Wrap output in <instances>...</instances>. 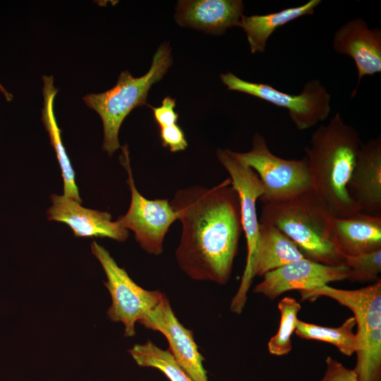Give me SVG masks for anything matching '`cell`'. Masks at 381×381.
Returning a JSON list of instances; mask_svg holds the SVG:
<instances>
[{"mask_svg":"<svg viewBox=\"0 0 381 381\" xmlns=\"http://www.w3.org/2000/svg\"><path fill=\"white\" fill-rule=\"evenodd\" d=\"M170 203L182 226L176 250L179 267L194 280L226 284L243 232L239 198L230 178L210 188L179 189Z\"/></svg>","mask_w":381,"mask_h":381,"instance_id":"obj_1","label":"cell"},{"mask_svg":"<svg viewBox=\"0 0 381 381\" xmlns=\"http://www.w3.org/2000/svg\"><path fill=\"white\" fill-rule=\"evenodd\" d=\"M359 133L337 111L312 134L304 151L312 190L333 217L360 212L349 193V185L361 145Z\"/></svg>","mask_w":381,"mask_h":381,"instance_id":"obj_2","label":"cell"},{"mask_svg":"<svg viewBox=\"0 0 381 381\" xmlns=\"http://www.w3.org/2000/svg\"><path fill=\"white\" fill-rule=\"evenodd\" d=\"M332 216L312 190L274 203L263 204L259 222L273 224L303 256L330 266L344 265L332 240Z\"/></svg>","mask_w":381,"mask_h":381,"instance_id":"obj_3","label":"cell"},{"mask_svg":"<svg viewBox=\"0 0 381 381\" xmlns=\"http://www.w3.org/2000/svg\"><path fill=\"white\" fill-rule=\"evenodd\" d=\"M171 49L168 42L162 43L153 55L150 69L144 75L135 78L127 70L118 77L116 84L101 93L87 94L83 102L100 116L103 124V150L111 156L121 147L119 132L124 119L135 107L146 104L152 85L159 81L172 65Z\"/></svg>","mask_w":381,"mask_h":381,"instance_id":"obj_4","label":"cell"},{"mask_svg":"<svg viewBox=\"0 0 381 381\" xmlns=\"http://www.w3.org/2000/svg\"><path fill=\"white\" fill-rule=\"evenodd\" d=\"M301 300L326 296L351 310L357 332L356 363L353 370L359 381H380L381 377V279L365 287L346 290L324 285L300 291Z\"/></svg>","mask_w":381,"mask_h":381,"instance_id":"obj_5","label":"cell"},{"mask_svg":"<svg viewBox=\"0 0 381 381\" xmlns=\"http://www.w3.org/2000/svg\"><path fill=\"white\" fill-rule=\"evenodd\" d=\"M217 157L229 173L231 184L238 195L242 229L246 239V263L241 284L231 303V310L240 314L255 277L253 269L259 231L256 202L263 194L264 188L256 172L238 157L236 152L219 148Z\"/></svg>","mask_w":381,"mask_h":381,"instance_id":"obj_6","label":"cell"},{"mask_svg":"<svg viewBox=\"0 0 381 381\" xmlns=\"http://www.w3.org/2000/svg\"><path fill=\"white\" fill-rule=\"evenodd\" d=\"M236 153L259 176L264 193L258 200L263 204L283 201L312 190L306 158L286 159L277 156L259 133L253 135L250 151Z\"/></svg>","mask_w":381,"mask_h":381,"instance_id":"obj_7","label":"cell"},{"mask_svg":"<svg viewBox=\"0 0 381 381\" xmlns=\"http://www.w3.org/2000/svg\"><path fill=\"white\" fill-rule=\"evenodd\" d=\"M220 79L229 90L243 92L286 109L299 131L325 121L331 111V95L318 79L306 83L298 95L282 92L269 84L245 80L231 72L221 74Z\"/></svg>","mask_w":381,"mask_h":381,"instance_id":"obj_8","label":"cell"},{"mask_svg":"<svg viewBox=\"0 0 381 381\" xmlns=\"http://www.w3.org/2000/svg\"><path fill=\"white\" fill-rule=\"evenodd\" d=\"M91 250L107 277L104 284L111 298L107 315L111 321L123 324L125 336L133 337L135 334V323L145 320L164 294L138 286L126 270L117 265L109 251L97 242L91 243Z\"/></svg>","mask_w":381,"mask_h":381,"instance_id":"obj_9","label":"cell"},{"mask_svg":"<svg viewBox=\"0 0 381 381\" xmlns=\"http://www.w3.org/2000/svg\"><path fill=\"white\" fill-rule=\"evenodd\" d=\"M121 163L126 171L131 190V203L126 213L116 222L133 232L136 241L147 253H163V243L171 225L178 220L177 214L168 199L150 200L137 189L130 164L128 145L121 147Z\"/></svg>","mask_w":381,"mask_h":381,"instance_id":"obj_10","label":"cell"},{"mask_svg":"<svg viewBox=\"0 0 381 381\" xmlns=\"http://www.w3.org/2000/svg\"><path fill=\"white\" fill-rule=\"evenodd\" d=\"M348 271L345 265H326L304 258L265 274L254 292L274 300L288 291H306L346 279Z\"/></svg>","mask_w":381,"mask_h":381,"instance_id":"obj_11","label":"cell"},{"mask_svg":"<svg viewBox=\"0 0 381 381\" xmlns=\"http://www.w3.org/2000/svg\"><path fill=\"white\" fill-rule=\"evenodd\" d=\"M140 323L167 338L169 351L193 381H208L192 332L176 318L165 296Z\"/></svg>","mask_w":381,"mask_h":381,"instance_id":"obj_12","label":"cell"},{"mask_svg":"<svg viewBox=\"0 0 381 381\" xmlns=\"http://www.w3.org/2000/svg\"><path fill=\"white\" fill-rule=\"evenodd\" d=\"M332 47L354 61L358 79L351 97L364 76L381 73V30L370 28L363 19L353 18L341 25L333 35Z\"/></svg>","mask_w":381,"mask_h":381,"instance_id":"obj_13","label":"cell"},{"mask_svg":"<svg viewBox=\"0 0 381 381\" xmlns=\"http://www.w3.org/2000/svg\"><path fill=\"white\" fill-rule=\"evenodd\" d=\"M50 198L47 219L67 224L75 236L109 238L120 242L128 238V230L112 221L109 212L84 207L64 195L52 194Z\"/></svg>","mask_w":381,"mask_h":381,"instance_id":"obj_14","label":"cell"},{"mask_svg":"<svg viewBox=\"0 0 381 381\" xmlns=\"http://www.w3.org/2000/svg\"><path fill=\"white\" fill-rule=\"evenodd\" d=\"M361 212L381 217V137L361 143L349 185Z\"/></svg>","mask_w":381,"mask_h":381,"instance_id":"obj_15","label":"cell"},{"mask_svg":"<svg viewBox=\"0 0 381 381\" xmlns=\"http://www.w3.org/2000/svg\"><path fill=\"white\" fill-rule=\"evenodd\" d=\"M243 10L241 0L179 1L174 19L182 27L220 35L229 28L239 26Z\"/></svg>","mask_w":381,"mask_h":381,"instance_id":"obj_16","label":"cell"},{"mask_svg":"<svg viewBox=\"0 0 381 381\" xmlns=\"http://www.w3.org/2000/svg\"><path fill=\"white\" fill-rule=\"evenodd\" d=\"M333 243L344 257L381 250V217L358 212L346 218L332 217Z\"/></svg>","mask_w":381,"mask_h":381,"instance_id":"obj_17","label":"cell"},{"mask_svg":"<svg viewBox=\"0 0 381 381\" xmlns=\"http://www.w3.org/2000/svg\"><path fill=\"white\" fill-rule=\"evenodd\" d=\"M321 0H309L295 7L259 15H243L239 26L246 34L250 51L252 54L264 53L268 39L280 27L304 16L313 14Z\"/></svg>","mask_w":381,"mask_h":381,"instance_id":"obj_18","label":"cell"},{"mask_svg":"<svg viewBox=\"0 0 381 381\" xmlns=\"http://www.w3.org/2000/svg\"><path fill=\"white\" fill-rule=\"evenodd\" d=\"M254 275L265 274L305 257L294 243L272 224L259 222Z\"/></svg>","mask_w":381,"mask_h":381,"instance_id":"obj_19","label":"cell"},{"mask_svg":"<svg viewBox=\"0 0 381 381\" xmlns=\"http://www.w3.org/2000/svg\"><path fill=\"white\" fill-rule=\"evenodd\" d=\"M44 105L42 121L49 135L50 143L55 152L64 181V195L82 203L78 188L75 181V171L61 140V131L54 114V99L58 89L54 86L52 75L42 76Z\"/></svg>","mask_w":381,"mask_h":381,"instance_id":"obj_20","label":"cell"},{"mask_svg":"<svg viewBox=\"0 0 381 381\" xmlns=\"http://www.w3.org/2000/svg\"><path fill=\"white\" fill-rule=\"evenodd\" d=\"M354 317L347 318L337 327L321 326L298 320L296 334L301 339H313L329 343L347 356H352L357 349Z\"/></svg>","mask_w":381,"mask_h":381,"instance_id":"obj_21","label":"cell"},{"mask_svg":"<svg viewBox=\"0 0 381 381\" xmlns=\"http://www.w3.org/2000/svg\"><path fill=\"white\" fill-rule=\"evenodd\" d=\"M128 352L138 365L157 368L170 381H193L169 349L163 350L150 340L143 344L135 345Z\"/></svg>","mask_w":381,"mask_h":381,"instance_id":"obj_22","label":"cell"},{"mask_svg":"<svg viewBox=\"0 0 381 381\" xmlns=\"http://www.w3.org/2000/svg\"><path fill=\"white\" fill-rule=\"evenodd\" d=\"M278 308L281 315L279 327L268 342V351L280 356L288 354L292 349L291 337L295 332L301 306L295 298L286 296L278 303Z\"/></svg>","mask_w":381,"mask_h":381,"instance_id":"obj_23","label":"cell"},{"mask_svg":"<svg viewBox=\"0 0 381 381\" xmlns=\"http://www.w3.org/2000/svg\"><path fill=\"white\" fill-rule=\"evenodd\" d=\"M349 271L346 279L351 282H375L381 272V250L353 257H344Z\"/></svg>","mask_w":381,"mask_h":381,"instance_id":"obj_24","label":"cell"},{"mask_svg":"<svg viewBox=\"0 0 381 381\" xmlns=\"http://www.w3.org/2000/svg\"><path fill=\"white\" fill-rule=\"evenodd\" d=\"M159 128L160 138L164 147H169L172 152L186 149L188 142L183 130L177 123Z\"/></svg>","mask_w":381,"mask_h":381,"instance_id":"obj_25","label":"cell"},{"mask_svg":"<svg viewBox=\"0 0 381 381\" xmlns=\"http://www.w3.org/2000/svg\"><path fill=\"white\" fill-rule=\"evenodd\" d=\"M326 370L321 381H359L353 369L345 367L337 360L327 356Z\"/></svg>","mask_w":381,"mask_h":381,"instance_id":"obj_26","label":"cell"},{"mask_svg":"<svg viewBox=\"0 0 381 381\" xmlns=\"http://www.w3.org/2000/svg\"><path fill=\"white\" fill-rule=\"evenodd\" d=\"M175 106V99L168 96L164 98L161 106L157 107H150L153 111L155 119L159 128L176 123L179 115L174 110Z\"/></svg>","mask_w":381,"mask_h":381,"instance_id":"obj_27","label":"cell"},{"mask_svg":"<svg viewBox=\"0 0 381 381\" xmlns=\"http://www.w3.org/2000/svg\"><path fill=\"white\" fill-rule=\"evenodd\" d=\"M0 92L4 95V96L5 97L7 101H11L12 99H13V95L8 92L4 87V86L0 83Z\"/></svg>","mask_w":381,"mask_h":381,"instance_id":"obj_28","label":"cell"}]
</instances>
